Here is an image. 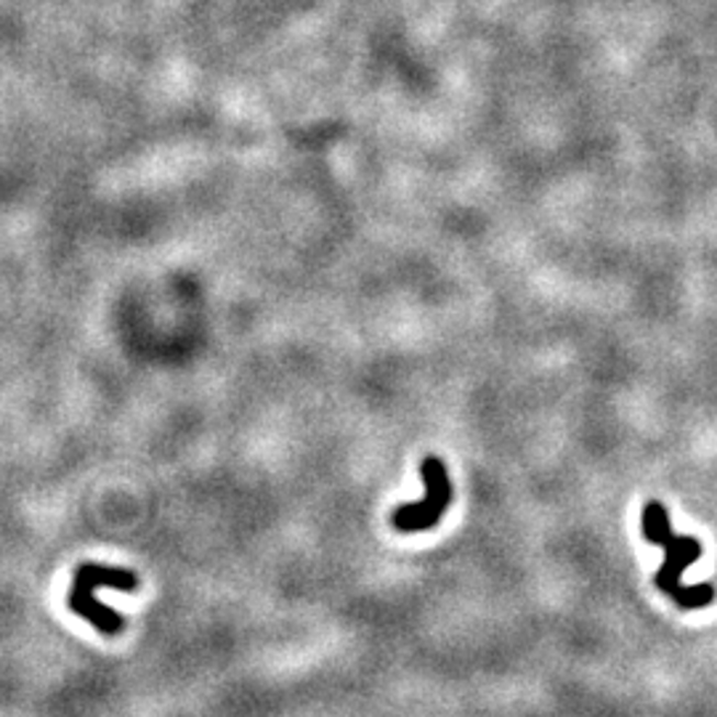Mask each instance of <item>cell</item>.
Segmentation results:
<instances>
[{
    "instance_id": "6da1fadb",
    "label": "cell",
    "mask_w": 717,
    "mask_h": 717,
    "mask_svg": "<svg viewBox=\"0 0 717 717\" xmlns=\"http://www.w3.org/2000/svg\"><path fill=\"white\" fill-rule=\"evenodd\" d=\"M640 531L651 545H659L664 550V561L653 574V585L670 595L677 606L685 612H696V608L709 606L715 601V587L709 582L702 585H681V574L691 563L699 561L702 542L696 537L675 535L670 526V513L659 500H649L640 516Z\"/></svg>"
},
{
    "instance_id": "7a4b0ae2",
    "label": "cell",
    "mask_w": 717,
    "mask_h": 717,
    "mask_svg": "<svg viewBox=\"0 0 717 717\" xmlns=\"http://www.w3.org/2000/svg\"><path fill=\"white\" fill-rule=\"evenodd\" d=\"M101 587L120 590V593H136L138 576L128 569L120 567H104V563L86 561L75 569L72 585L67 593V608L72 614H78L80 619H86L93 630L101 632L107 638H117L125 630L123 614L112 612L110 606H104L97 598Z\"/></svg>"
},
{
    "instance_id": "3957f363",
    "label": "cell",
    "mask_w": 717,
    "mask_h": 717,
    "mask_svg": "<svg viewBox=\"0 0 717 717\" xmlns=\"http://www.w3.org/2000/svg\"><path fill=\"white\" fill-rule=\"evenodd\" d=\"M421 475L425 484L423 503L399 505L391 513L393 529L404 531V535H415V531H428L434 526H439L449 503H452V481H449L447 466H444L439 457H425L421 462Z\"/></svg>"
}]
</instances>
